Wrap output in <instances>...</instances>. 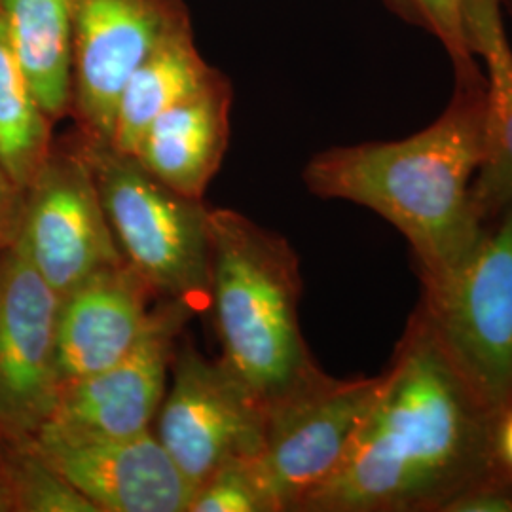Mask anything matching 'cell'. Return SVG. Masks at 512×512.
Returning <instances> with one entry per match:
<instances>
[{"mask_svg":"<svg viewBox=\"0 0 512 512\" xmlns=\"http://www.w3.org/2000/svg\"><path fill=\"white\" fill-rule=\"evenodd\" d=\"M348 454L296 512H444L503 475L497 420L412 311ZM507 476V475H505Z\"/></svg>","mask_w":512,"mask_h":512,"instance_id":"obj_1","label":"cell"},{"mask_svg":"<svg viewBox=\"0 0 512 512\" xmlns=\"http://www.w3.org/2000/svg\"><path fill=\"white\" fill-rule=\"evenodd\" d=\"M454 73L452 99L431 126L399 141L323 150L302 173L311 194L363 205L393 224L420 281L458 266L488 226L471 202L484 158L486 78L476 61Z\"/></svg>","mask_w":512,"mask_h":512,"instance_id":"obj_2","label":"cell"},{"mask_svg":"<svg viewBox=\"0 0 512 512\" xmlns=\"http://www.w3.org/2000/svg\"><path fill=\"white\" fill-rule=\"evenodd\" d=\"M209 232L220 361L268 410L325 376L300 329V262L287 239L230 209L209 211Z\"/></svg>","mask_w":512,"mask_h":512,"instance_id":"obj_3","label":"cell"},{"mask_svg":"<svg viewBox=\"0 0 512 512\" xmlns=\"http://www.w3.org/2000/svg\"><path fill=\"white\" fill-rule=\"evenodd\" d=\"M78 133V131H76ZM80 145L110 228L129 264L156 294L200 311L211 304L209 207L158 181L133 154Z\"/></svg>","mask_w":512,"mask_h":512,"instance_id":"obj_4","label":"cell"},{"mask_svg":"<svg viewBox=\"0 0 512 512\" xmlns=\"http://www.w3.org/2000/svg\"><path fill=\"white\" fill-rule=\"evenodd\" d=\"M420 283L416 310L465 384L499 420L512 410V203L458 266Z\"/></svg>","mask_w":512,"mask_h":512,"instance_id":"obj_5","label":"cell"},{"mask_svg":"<svg viewBox=\"0 0 512 512\" xmlns=\"http://www.w3.org/2000/svg\"><path fill=\"white\" fill-rule=\"evenodd\" d=\"M18 239L59 298L99 270L126 262L76 129L55 139L35 181L23 190Z\"/></svg>","mask_w":512,"mask_h":512,"instance_id":"obj_6","label":"cell"},{"mask_svg":"<svg viewBox=\"0 0 512 512\" xmlns=\"http://www.w3.org/2000/svg\"><path fill=\"white\" fill-rule=\"evenodd\" d=\"M266 408L219 361L190 340L173 357V385L160 406L156 437L198 490L220 467L256 458L264 446Z\"/></svg>","mask_w":512,"mask_h":512,"instance_id":"obj_7","label":"cell"},{"mask_svg":"<svg viewBox=\"0 0 512 512\" xmlns=\"http://www.w3.org/2000/svg\"><path fill=\"white\" fill-rule=\"evenodd\" d=\"M380 380H336L325 374L266 410L264 446L255 461L279 512L296 511L334 475L376 399Z\"/></svg>","mask_w":512,"mask_h":512,"instance_id":"obj_8","label":"cell"},{"mask_svg":"<svg viewBox=\"0 0 512 512\" xmlns=\"http://www.w3.org/2000/svg\"><path fill=\"white\" fill-rule=\"evenodd\" d=\"M61 298L16 238L0 247V435L33 437L61 393L57 317Z\"/></svg>","mask_w":512,"mask_h":512,"instance_id":"obj_9","label":"cell"},{"mask_svg":"<svg viewBox=\"0 0 512 512\" xmlns=\"http://www.w3.org/2000/svg\"><path fill=\"white\" fill-rule=\"evenodd\" d=\"M186 18L184 0H74L71 118L86 141L110 145L129 76Z\"/></svg>","mask_w":512,"mask_h":512,"instance_id":"obj_10","label":"cell"},{"mask_svg":"<svg viewBox=\"0 0 512 512\" xmlns=\"http://www.w3.org/2000/svg\"><path fill=\"white\" fill-rule=\"evenodd\" d=\"M29 442L97 512H188L196 494L150 431L110 437L48 420Z\"/></svg>","mask_w":512,"mask_h":512,"instance_id":"obj_11","label":"cell"},{"mask_svg":"<svg viewBox=\"0 0 512 512\" xmlns=\"http://www.w3.org/2000/svg\"><path fill=\"white\" fill-rule=\"evenodd\" d=\"M192 311L167 300L152 310L135 348L114 365L61 387L50 420L110 437L150 431L164 403L167 370L175 357V338Z\"/></svg>","mask_w":512,"mask_h":512,"instance_id":"obj_12","label":"cell"},{"mask_svg":"<svg viewBox=\"0 0 512 512\" xmlns=\"http://www.w3.org/2000/svg\"><path fill=\"white\" fill-rule=\"evenodd\" d=\"M152 294L126 260L90 275L63 296L57 317L61 384L92 376L128 355L150 323Z\"/></svg>","mask_w":512,"mask_h":512,"instance_id":"obj_13","label":"cell"},{"mask_svg":"<svg viewBox=\"0 0 512 512\" xmlns=\"http://www.w3.org/2000/svg\"><path fill=\"white\" fill-rule=\"evenodd\" d=\"M232 103L230 78L213 69L150 124L133 156L175 192L203 200L228 148Z\"/></svg>","mask_w":512,"mask_h":512,"instance_id":"obj_14","label":"cell"},{"mask_svg":"<svg viewBox=\"0 0 512 512\" xmlns=\"http://www.w3.org/2000/svg\"><path fill=\"white\" fill-rule=\"evenodd\" d=\"M501 0H465L463 21L469 48L484 63L486 120L484 158L471 202L484 226L512 203V46Z\"/></svg>","mask_w":512,"mask_h":512,"instance_id":"obj_15","label":"cell"},{"mask_svg":"<svg viewBox=\"0 0 512 512\" xmlns=\"http://www.w3.org/2000/svg\"><path fill=\"white\" fill-rule=\"evenodd\" d=\"M213 69L196 46L192 18L171 27L129 76L118 101L110 147L133 154L150 124L194 92Z\"/></svg>","mask_w":512,"mask_h":512,"instance_id":"obj_16","label":"cell"},{"mask_svg":"<svg viewBox=\"0 0 512 512\" xmlns=\"http://www.w3.org/2000/svg\"><path fill=\"white\" fill-rule=\"evenodd\" d=\"M74 0H0L21 63L52 122L71 116Z\"/></svg>","mask_w":512,"mask_h":512,"instance_id":"obj_17","label":"cell"},{"mask_svg":"<svg viewBox=\"0 0 512 512\" xmlns=\"http://www.w3.org/2000/svg\"><path fill=\"white\" fill-rule=\"evenodd\" d=\"M54 141V122L38 103L0 12V164L21 192L35 181Z\"/></svg>","mask_w":512,"mask_h":512,"instance_id":"obj_18","label":"cell"},{"mask_svg":"<svg viewBox=\"0 0 512 512\" xmlns=\"http://www.w3.org/2000/svg\"><path fill=\"white\" fill-rule=\"evenodd\" d=\"M2 448L10 511L97 512L84 495L38 456L29 437H2Z\"/></svg>","mask_w":512,"mask_h":512,"instance_id":"obj_19","label":"cell"},{"mask_svg":"<svg viewBox=\"0 0 512 512\" xmlns=\"http://www.w3.org/2000/svg\"><path fill=\"white\" fill-rule=\"evenodd\" d=\"M188 512H279L255 458L236 459L209 476Z\"/></svg>","mask_w":512,"mask_h":512,"instance_id":"obj_20","label":"cell"},{"mask_svg":"<svg viewBox=\"0 0 512 512\" xmlns=\"http://www.w3.org/2000/svg\"><path fill=\"white\" fill-rule=\"evenodd\" d=\"M404 21L420 27L421 31L437 38L454 67L475 63L465 35L463 10L465 0H384Z\"/></svg>","mask_w":512,"mask_h":512,"instance_id":"obj_21","label":"cell"},{"mask_svg":"<svg viewBox=\"0 0 512 512\" xmlns=\"http://www.w3.org/2000/svg\"><path fill=\"white\" fill-rule=\"evenodd\" d=\"M444 512H512V478L499 475L484 480L456 497Z\"/></svg>","mask_w":512,"mask_h":512,"instance_id":"obj_22","label":"cell"},{"mask_svg":"<svg viewBox=\"0 0 512 512\" xmlns=\"http://www.w3.org/2000/svg\"><path fill=\"white\" fill-rule=\"evenodd\" d=\"M23 192L0 164V247L18 238Z\"/></svg>","mask_w":512,"mask_h":512,"instance_id":"obj_23","label":"cell"},{"mask_svg":"<svg viewBox=\"0 0 512 512\" xmlns=\"http://www.w3.org/2000/svg\"><path fill=\"white\" fill-rule=\"evenodd\" d=\"M495 456L503 475L512 478V410L495 425Z\"/></svg>","mask_w":512,"mask_h":512,"instance_id":"obj_24","label":"cell"},{"mask_svg":"<svg viewBox=\"0 0 512 512\" xmlns=\"http://www.w3.org/2000/svg\"><path fill=\"white\" fill-rule=\"evenodd\" d=\"M0 512H12L10 511L8 484H6V469H4V448H2V437H0Z\"/></svg>","mask_w":512,"mask_h":512,"instance_id":"obj_25","label":"cell"},{"mask_svg":"<svg viewBox=\"0 0 512 512\" xmlns=\"http://www.w3.org/2000/svg\"><path fill=\"white\" fill-rule=\"evenodd\" d=\"M501 4H505L509 10L512 12V0H501Z\"/></svg>","mask_w":512,"mask_h":512,"instance_id":"obj_26","label":"cell"}]
</instances>
